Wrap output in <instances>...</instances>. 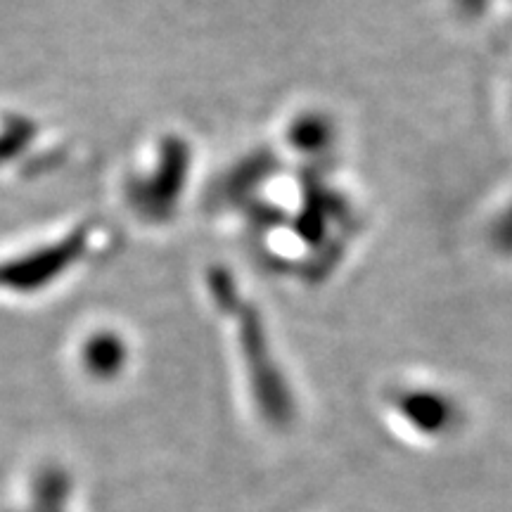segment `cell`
Masks as SVG:
<instances>
[{
	"label": "cell",
	"mask_w": 512,
	"mask_h": 512,
	"mask_svg": "<svg viewBox=\"0 0 512 512\" xmlns=\"http://www.w3.org/2000/svg\"><path fill=\"white\" fill-rule=\"evenodd\" d=\"M83 361L93 375L107 377L124 366V347L117 337L98 335L88 342L86 351H83Z\"/></svg>",
	"instance_id": "obj_1"
}]
</instances>
